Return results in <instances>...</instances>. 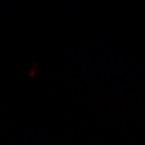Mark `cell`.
Returning a JSON list of instances; mask_svg holds the SVG:
<instances>
[]
</instances>
